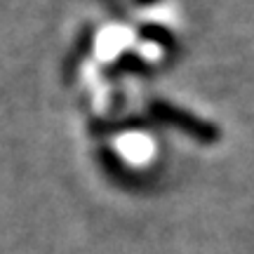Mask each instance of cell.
<instances>
[{
	"instance_id": "obj_1",
	"label": "cell",
	"mask_w": 254,
	"mask_h": 254,
	"mask_svg": "<svg viewBox=\"0 0 254 254\" xmlns=\"http://www.w3.org/2000/svg\"><path fill=\"white\" fill-rule=\"evenodd\" d=\"M111 148L129 167H148L158 155L155 136L144 129H125L116 134V139L111 141Z\"/></svg>"
},
{
	"instance_id": "obj_2",
	"label": "cell",
	"mask_w": 254,
	"mask_h": 254,
	"mask_svg": "<svg viewBox=\"0 0 254 254\" xmlns=\"http://www.w3.org/2000/svg\"><path fill=\"white\" fill-rule=\"evenodd\" d=\"M132 45V33L125 26H104L97 36V47H94V57L97 62H111L118 59L125 50H129Z\"/></svg>"
},
{
	"instance_id": "obj_3",
	"label": "cell",
	"mask_w": 254,
	"mask_h": 254,
	"mask_svg": "<svg viewBox=\"0 0 254 254\" xmlns=\"http://www.w3.org/2000/svg\"><path fill=\"white\" fill-rule=\"evenodd\" d=\"M158 113H160L163 118L170 120L172 125H177L179 129H184V132H190L193 136H200V139H212V127H209L205 120L195 118L193 113H186V111L177 109V106L167 104V101H163V104L158 106Z\"/></svg>"
}]
</instances>
